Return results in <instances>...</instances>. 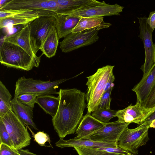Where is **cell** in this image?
Returning <instances> with one entry per match:
<instances>
[{
	"mask_svg": "<svg viewBox=\"0 0 155 155\" xmlns=\"http://www.w3.org/2000/svg\"><path fill=\"white\" fill-rule=\"evenodd\" d=\"M150 127L155 128V119L153 120L150 125Z\"/></svg>",
	"mask_w": 155,
	"mask_h": 155,
	"instance_id": "8d00e7d4",
	"label": "cell"
},
{
	"mask_svg": "<svg viewBox=\"0 0 155 155\" xmlns=\"http://www.w3.org/2000/svg\"><path fill=\"white\" fill-rule=\"evenodd\" d=\"M105 124L87 113L79 124L75 131L77 136L74 138L82 139L101 128Z\"/></svg>",
	"mask_w": 155,
	"mask_h": 155,
	"instance_id": "e0dca14e",
	"label": "cell"
},
{
	"mask_svg": "<svg viewBox=\"0 0 155 155\" xmlns=\"http://www.w3.org/2000/svg\"><path fill=\"white\" fill-rule=\"evenodd\" d=\"M61 79L54 81H43L27 78L25 76L18 78L16 82L15 97L25 93H33L39 95L58 94L57 89L58 85L68 80Z\"/></svg>",
	"mask_w": 155,
	"mask_h": 155,
	"instance_id": "277c9868",
	"label": "cell"
},
{
	"mask_svg": "<svg viewBox=\"0 0 155 155\" xmlns=\"http://www.w3.org/2000/svg\"><path fill=\"white\" fill-rule=\"evenodd\" d=\"M44 15H51L43 12L28 9H0V19L9 17H39Z\"/></svg>",
	"mask_w": 155,
	"mask_h": 155,
	"instance_id": "cb8c5ba5",
	"label": "cell"
},
{
	"mask_svg": "<svg viewBox=\"0 0 155 155\" xmlns=\"http://www.w3.org/2000/svg\"><path fill=\"white\" fill-rule=\"evenodd\" d=\"M100 28H95L81 31L71 33L60 42L62 51L68 53L80 48L91 45L98 41Z\"/></svg>",
	"mask_w": 155,
	"mask_h": 155,
	"instance_id": "ba28073f",
	"label": "cell"
},
{
	"mask_svg": "<svg viewBox=\"0 0 155 155\" xmlns=\"http://www.w3.org/2000/svg\"><path fill=\"white\" fill-rule=\"evenodd\" d=\"M150 111V110L142 106L140 103L136 102L134 105L131 104L123 109L117 110L116 117H118V120L120 121L140 125Z\"/></svg>",
	"mask_w": 155,
	"mask_h": 155,
	"instance_id": "5bb4252c",
	"label": "cell"
},
{
	"mask_svg": "<svg viewBox=\"0 0 155 155\" xmlns=\"http://www.w3.org/2000/svg\"><path fill=\"white\" fill-rule=\"evenodd\" d=\"M54 16L56 19V28L59 39L72 33L81 18L70 14L59 13L55 14Z\"/></svg>",
	"mask_w": 155,
	"mask_h": 155,
	"instance_id": "2e32d148",
	"label": "cell"
},
{
	"mask_svg": "<svg viewBox=\"0 0 155 155\" xmlns=\"http://www.w3.org/2000/svg\"><path fill=\"white\" fill-rule=\"evenodd\" d=\"M21 9L41 11L53 15L59 12V6L57 0H7L0 7V9Z\"/></svg>",
	"mask_w": 155,
	"mask_h": 155,
	"instance_id": "9c48e42d",
	"label": "cell"
},
{
	"mask_svg": "<svg viewBox=\"0 0 155 155\" xmlns=\"http://www.w3.org/2000/svg\"><path fill=\"white\" fill-rule=\"evenodd\" d=\"M56 146L61 148L69 147H117V143H115L99 142L87 139H78L74 138L68 140L60 138L55 143Z\"/></svg>",
	"mask_w": 155,
	"mask_h": 155,
	"instance_id": "d6986e66",
	"label": "cell"
},
{
	"mask_svg": "<svg viewBox=\"0 0 155 155\" xmlns=\"http://www.w3.org/2000/svg\"><path fill=\"white\" fill-rule=\"evenodd\" d=\"M111 24L104 22V17H81L72 33L81 31L95 28L101 29L109 28Z\"/></svg>",
	"mask_w": 155,
	"mask_h": 155,
	"instance_id": "44dd1931",
	"label": "cell"
},
{
	"mask_svg": "<svg viewBox=\"0 0 155 155\" xmlns=\"http://www.w3.org/2000/svg\"><path fill=\"white\" fill-rule=\"evenodd\" d=\"M117 110L110 109H97L91 114L95 118L104 123H109L112 118L116 117Z\"/></svg>",
	"mask_w": 155,
	"mask_h": 155,
	"instance_id": "4316f807",
	"label": "cell"
},
{
	"mask_svg": "<svg viewBox=\"0 0 155 155\" xmlns=\"http://www.w3.org/2000/svg\"><path fill=\"white\" fill-rule=\"evenodd\" d=\"M38 94L33 93H25L20 94L17 97V99L23 104L27 106L33 110L36 103L37 97Z\"/></svg>",
	"mask_w": 155,
	"mask_h": 155,
	"instance_id": "83f0119b",
	"label": "cell"
},
{
	"mask_svg": "<svg viewBox=\"0 0 155 155\" xmlns=\"http://www.w3.org/2000/svg\"><path fill=\"white\" fill-rule=\"evenodd\" d=\"M0 120L5 124L15 149L19 150L30 145L31 138L27 127L12 110Z\"/></svg>",
	"mask_w": 155,
	"mask_h": 155,
	"instance_id": "5b68a950",
	"label": "cell"
},
{
	"mask_svg": "<svg viewBox=\"0 0 155 155\" xmlns=\"http://www.w3.org/2000/svg\"><path fill=\"white\" fill-rule=\"evenodd\" d=\"M155 119V107L153 108L148 114L146 118L142 123H145L150 125L151 122Z\"/></svg>",
	"mask_w": 155,
	"mask_h": 155,
	"instance_id": "836d02e7",
	"label": "cell"
},
{
	"mask_svg": "<svg viewBox=\"0 0 155 155\" xmlns=\"http://www.w3.org/2000/svg\"><path fill=\"white\" fill-rule=\"evenodd\" d=\"M29 24L31 37L38 50L51 28L56 26V19L54 16H41Z\"/></svg>",
	"mask_w": 155,
	"mask_h": 155,
	"instance_id": "7c38bea8",
	"label": "cell"
},
{
	"mask_svg": "<svg viewBox=\"0 0 155 155\" xmlns=\"http://www.w3.org/2000/svg\"><path fill=\"white\" fill-rule=\"evenodd\" d=\"M12 96L3 82L0 81V119L11 110Z\"/></svg>",
	"mask_w": 155,
	"mask_h": 155,
	"instance_id": "d4e9b609",
	"label": "cell"
},
{
	"mask_svg": "<svg viewBox=\"0 0 155 155\" xmlns=\"http://www.w3.org/2000/svg\"><path fill=\"white\" fill-rule=\"evenodd\" d=\"M4 40L20 46L32 58L40 63V57L37 56L38 50L31 36L29 24L25 25L16 33L6 37Z\"/></svg>",
	"mask_w": 155,
	"mask_h": 155,
	"instance_id": "4fadbf2b",
	"label": "cell"
},
{
	"mask_svg": "<svg viewBox=\"0 0 155 155\" xmlns=\"http://www.w3.org/2000/svg\"><path fill=\"white\" fill-rule=\"evenodd\" d=\"M124 8V7L117 4L110 5L103 1L86 6L68 14L80 17H101L119 15Z\"/></svg>",
	"mask_w": 155,
	"mask_h": 155,
	"instance_id": "8fae6325",
	"label": "cell"
},
{
	"mask_svg": "<svg viewBox=\"0 0 155 155\" xmlns=\"http://www.w3.org/2000/svg\"><path fill=\"white\" fill-rule=\"evenodd\" d=\"M0 143L6 144L14 148L9 134L5 124L1 120H0Z\"/></svg>",
	"mask_w": 155,
	"mask_h": 155,
	"instance_id": "f546056e",
	"label": "cell"
},
{
	"mask_svg": "<svg viewBox=\"0 0 155 155\" xmlns=\"http://www.w3.org/2000/svg\"><path fill=\"white\" fill-rule=\"evenodd\" d=\"M0 62L8 68L28 71L40 64L20 46L4 40L0 47Z\"/></svg>",
	"mask_w": 155,
	"mask_h": 155,
	"instance_id": "3957f363",
	"label": "cell"
},
{
	"mask_svg": "<svg viewBox=\"0 0 155 155\" xmlns=\"http://www.w3.org/2000/svg\"><path fill=\"white\" fill-rule=\"evenodd\" d=\"M114 67L110 65L103 67L98 69L93 75L87 77L86 85L87 88L85 98L87 113L91 114L97 109L108 83L114 75Z\"/></svg>",
	"mask_w": 155,
	"mask_h": 155,
	"instance_id": "7a4b0ae2",
	"label": "cell"
},
{
	"mask_svg": "<svg viewBox=\"0 0 155 155\" xmlns=\"http://www.w3.org/2000/svg\"><path fill=\"white\" fill-rule=\"evenodd\" d=\"M150 124L143 123L136 128L127 127L118 140V147L130 153L135 154L140 147L146 144L149 140L148 130Z\"/></svg>",
	"mask_w": 155,
	"mask_h": 155,
	"instance_id": "8992f818",
	"label": "cell"
},
{
	"mask_svg": "<svg viewBox=\"0 0 155 155\" xmlns=\"http://www.w3.org/2000/svg\"><path fill=\"white\" fill-rule=\"evenodd\" d=\"M155 87V65L132 89L136 95L137 102L143 106Z\"/></svg>",
	"mask_w": 155,
	"mask_h": 155,
	"instance_id": "9a60e30c",
	"label": "cell"
},
{
	"mask_svg": "<svg viewBox=\"0 0 155 155\" xmlns=\"http://www.w3.org/2000/svg\"><path fill=\"white\" fill-rule=\"evenodd\" d=\"M38 17H9L0 19V28H2L15 25L30 24Z\"/></svg>",
	"mask_w": 155,
	"mask_h": 155,
	"instance_id": "484cf974",
	"label": "cell"
},
{
	"mask_svg": "<svg viewBox=\"0 0 155 155\" xmlns=\"http://www.w3.org/2000/svg\"><path fill=\"white\" fill-rule=\"evenodd\" d=\"M26 127L28 128L32 134V136L34 138V140L39 145L41 146H46L45 143L48 142L50 143L51 140L49 135L45 133L44 131H39L36 134L33 132L30 127Z\"/></svg>",
	"mask_w": 155,
	"mask_h": 155,
	"instance_id": "f1b7e54d",
	"label": "cell"
},
{
	"mask_svg": "<svg viewBox=\"0 0 155 155\" xmlns=\"http://www.w3.org/2000/svg\"><path fill=\"white\" fill-rule=\"evenodd\" d=\"M58 92L59 105L52 121L59 138H64L75 133L83 117L85 94L76 88L60 89Z\"/></svg>",
	"mask_w": 155,
	"mask_h": 155,
	"instance_id": "6da1fadb",
	"label": "cell"
},
{
	"mask_svg": "<svg viewBox=\"0 0 155 155\" xmlns=\"http://www.w3.org/2000/svg\"><path fill=\"white\" fill-rule=\"evenodd\" d=\"M11 110L27 126L35 130L37 127L33 120V110L21 103L17 97H14L11 102Z\"/></svg>",
	"mask_w": 155,
	"mask_h": 155,
	"instance_id": "ac0fdd59",
	"label": "cell"
},
{
	"mask_svg": "<svg viewBox=\"0 0 155 155\" xmlns=\"http://www.w3.org/2000/svg\"><path fill=\"white\" fill-rule=\"evenodd\" d=\"M7 0H0V7L2 5H3L4 4H5L7 1Z\"/></svg>",
	"mask_w": 155,
	"mask_h": 155,
	"instance_id": "74e56055",
	"label": "cell"
},
{
	"mask_svg": "<svg viewBox=\"0 0 155 155\" xmlns=\"http://www.w3.org/2000/svg\"><path fill=\"white\" fill-rule=\"evenodd\" d=\"M0 155H21L19 150L6 144L0 143Z\"/></svg>",
	"mask_w": 155,
	"mask_h": 155,
	"instance_id": "1f68e13d",
	"label": "cell"
},
{
	"mask_svg": "<svg viewBox=\"0 0 155 155\" xmlns=\"http://www.w3.org/2000/svg\"><path fill=\"white\" fill-rule=\"evenodd\" d=\"M143 106L149 110L155 107V87Z\"/></svg>",
	"mask_w": 155,
	"mask_h": 155,
	"instance_id": "d6a6232c",
	"label": "cell"
},
{
	"mask_svg": "<svg viewBox=\"0 0 155 155\" xmlns=\"http://www.w3.org/2000/svg\"><path fill=\"white\" fill-rule=\"evenodd\" d=\"M146 16L138 18L139 23L140 34L138 37L142 40L145 52V60L140 68L146 76L155 65V44L152 38L153 31L147 22Z\"/></svg>",
	"mask_w": 155,
	"mask_h": 155,
	"instance_id": "52a82bcc",
	"label": "cell"
},
{
	"mask_svg": "<svg viewBox=\"0 0 155 155\" xmlns=\"http://www.w3.org/2000/svg\"><path fill=\"white\" fill-rule=\"evenodd\" d=\"M130 124L118 120L106 123L101 128L82 139L117 143L122 132Z\"/></svg>",
	"mask_w": 155,
	"mask_h": 155,
	"instance_id": "30bf717a",
	"label": "cell"
},
{
	"mask_svg": "<svg viewBox=\"0 0 155 155\" xmlns=\"http://www.w3.org/2000/svg\"><path fill=\"white\" fill-rule=\"evenodd\" d=\"M113 88H110L105 92L101 97L97 109H110L111 100L110 95Z\"/></svg>",
	"mask_w": 155,
	"mask_h": 155,
	"instance_id": "4dcf8cb0",
	"label": "cell"
},
{
	"mask_svg": "<svg viewBox=\"0 0 155 155\" xmlns=\"http://www.w3.org/2000/svg\"><path fill=\"white\" fill-rule=\"evenodd\" d=\"M147 22L153 31L155 28V11L150 13Z\"/></svg>",
	"mask_w": 155,
	"mask_h": 155,
	"instance_id": "e575fe53",
	"label": "cell"
},
{
	"mask_svg": "<svg viewBox=\"0 0 155 155\" xmlns=\"http://www.w3.org/2000/svg\"><path fill=\"white\" fill-rule=\"evenodd\" d=\"M36 103L47 114L53 117L56 115L59 104L58 96L56 97L51 94L38 96Z\"/></svg>",
	"mask_w": 155,
	"mask_h": 155,
	"instance_id": "7402d4cb",
	"label": "cell"
},
{
	"mask_svg": "<svg viewBox=\"0 0 155 155\" xmlns=\"http://www.w3.org/2000/svg\"><path fill=\"white\" fill-rule=\"evenodd\" d=\"M59 38L56 26L51 29L40 50L46 57L51 58L56 54L59 43Z\"/></svg>",
	"mask_w": 155,
	"mask_h": 155,
	"instance_id": "603a6c76",
	"label": "cell"
},
{
	"mask_svg": "<svg viewBox=\"0 0 155 155\" xmlns=\"http://www.w3.org/2000/svg\"><path fill=\"white\" fill-rule=\"evenodd\" d=\"M21 155H38L30 152L28 150L21 149L19 150Z\"/></svg>",
	"mask_w": 155,
	"mask_h": 155,
	"instance_id": "d590c367",
	"label": "cell"
},
{
	"mask_svg": "<svg viewBox=\"0 0 155 155\" xmlns=\"http://www.w3.org/2000/svg\"><path fill=\"white\" fill-rule=\"evenodd\" d=\"M78 155H131V153L119 147H74Z\"/></svg>",
	"mask_w": 155,
	"mask_h": 155,
	"instance_id": "ffe728a7",
	"label": "cell"
},
{
	"mask_svg": "<svg viewBox=\"0 0 155 155\" xmlns=\"http://www.w3.org/2000/svg\"><path fill=\"white\" fill-rule=\"evenodd\" d=\"M131 155H136L135 154H132Z\"/></svg>",
	"mask_w": 155,
	"mask_h": 155,
	"instance_id": "f35d334b",
	"label": "cell"
}]
</instances>
